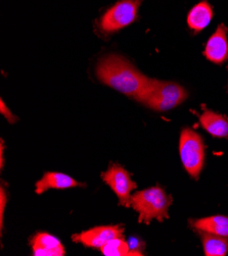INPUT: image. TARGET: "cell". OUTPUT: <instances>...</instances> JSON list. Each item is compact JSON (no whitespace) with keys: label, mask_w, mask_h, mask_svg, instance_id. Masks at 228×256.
Wrapping results in <instances>:
<instances>
[{"label":"cell","mask_w":228,"mask_h":256,"mask_svg":"<svg viewBox=\"0 0 228 256\" xmlns=\"http://www.w3.org/2000/svg\"><path fill=\"white\" fill-rule=\"evenodd\" d=\"M96 76L101 83L136 100L150 80L127 60L117 54L107 56L98 62Z\"/></svg>","instance_id":"6da1fadb"},{"label":"cell","mask_w":228,"mask_h":256,"mask_svg":"<svg viewBox=\"0 0 228 256\" xmlns=\"http://www.w3.org/2000/svg\"><path fill=\"white\" fill-rule=\"evenodd\" d=\"M172 197L160 187L137 191L131 196V206L138 212V222L148 224L153 220L160 222L169 218Z\"/></svg>","instance_id":"7a4b0ae2"},{"label":"cell","mask_w":228,"mask_h":256,"mask_svg":"<svg viewBox=\"0 0 228 256\" xmlns=\"http://www.w3.org/2000/svg\"><path fill=\"white\" fill-rule=\"evenodd\" d=\"M186 98L187 92L179 84L150 79L137 101L154 110L168 112L180 106Z\"/></svg>","instance_id":"3957f363"},{"label":"cell","mask_w":228,"mask_h":256,"mask_svg":"<svg viewBox=\"0 0 228 256\" xmlns=\"http://www.w3.org/2000/svg\"><path fill=\"white\" fill-rule=\"evenodd\" d=\"M142 0H118L96 22L97 30L104 35L114 34L136 20Z\"/></svg>","instance_id":"277c9868"},{"label":"cell","mask_w":228,"mask_h":256,"mask_svg":"<svg viewBox=\"0 0 228 256\" xmlns=\"http://www.w3.org/2000/svg\"><path fill=\"white\" fill-rule=\"evenodd\" d=\"M179 153L184 168L197 180L205 162V146L201 137L190 129H184L180 135Z\"/></svg>","instance_id":"5b68a950"},{"label":"cell","mask_w":228,"mask_h":256,"mask_svg":"<svg viewBox=\"0 0 228 256\" xmlns=\"http://www.w3.org/2000/svg\"><path fill=\"white\" fill-rule=\"evenodd\" d=\"M101 178L119 198L120 206H131V192L137 188V185L132 181L127 170L117 164H112L108 170L101 174Z\"/></svg>","instance_id":"8992f818"},{"label":"cell","mask_w":228,"mask_h":256,"mask_svg":"<svg viewBox=\"0 0 228 256\" xmlns=\"http://www.w3.org/2000/svg\"><path fill=\"white\" fill-rule=\"evenodd\" d=\"M124 228L122 226H96L88 230V231L82 232L78 235H74L72 240L74 242L81 243L86 247L101 248L109 241L123 237Z\"/></svg>","instance_id":"52a82bcc"},{"label":"cell","mask_w":228,"mask_h":256,"mask_svg":"<svg viewBox=\"0 0 228 256\" xmlns=\"http://www.w3.org/2000/svg\"><path fill=\"white\" fill-rule=\"evenodd\" d=\"M228 29L225 24L218 26L217 30L209 38L204 56L206 58L216 64H221L228 60Z\"/></svg>","instance_id":"ba28073f"},{"label":"cell","mask_w":228,"mask_h":256,"mask_svg":"<svg viewBox=\"0 0 228 256\" xmlns=\"http://www.w3.org/2000/svg\"><path fill=\"white\" fill-rule=\"evenodd\" d=\"M30 245L35 256H63L65 248L61 241L47 233H38L30 240Z\"/></svg>","instance_id":"9c48e42d"},{"label":"cell","mask_w":228,"mask_h":256,"mask_svg":"<svg viewBox=\"0 0 228 256\" xmlns=\"http://www.w3.org/2000/svg\"><path fill=\"white\" fill-rule=\"evenodd\" d=\"M200 126L215 138H228V116L205 110L199 116Z\"/></svg>","instance_id":"30bf717a"},{"label":"cell","mask_w":228,"mask_h":256,"mask_svg":"<svg viewBox=\"0 0 228 256\" xmlns=\"http://www.w3.org/2000/svg\"><path fill=\"white\" fill-rule=\"evenodd\" d=\"M82 186L75 178L62 172H45L41 180L36 183V193L42 194L49 189H68Z\"/></svg>","instance_id":"8fae6325"},{"label":"cell","mask_w":228,"mask_h":256,"mask_svg":"<svg viewBox=\"0 0 228 256\" xmlns=\"http://www.w3.org/2000/svg\"><path fill=\"white\" fill-rule=\"evenodd\" d=\"M212 18L213 8L204 0L190 10L187 14V24L194 33H199L208 27Z\"/></svg>","instance_id":"7c38bea8"},{"label":"cell","mask_w":228,"mask_h":256,"mask_svg":"<svg viewBox=\"0 0 228 256\" xmlns=\"http://www.w3.org/2000/svg\"><path fill=\"white\" fill-rule=\"evenodd\" d=\"M194 228L199 232H206L216 236L228 238V216H214L191 222Z\"/></svg>","instance_id":"4fadbf2b"},{"label":"cell","mask_w":228,"mask_h":256,"mask_svg":"<svg viewBox=\"0 0 228 256\" xmlns=\"http://www.w3.org/2000/svg\"><path fill=\"white\" fill-rule=\"evenodd\" d=\"M204 253L207 256H224L228 252L227 238L201 232L200 234Z\"/></svg>","instance_id":"5bb4252c"},{"label":"cell","mask_w":228,"mask_h":256,"mask_svg":"<svg viewBox=\"0 0 228 256\" xmlns=\"http://www.w3.org/2000/svg\"><path fill=\"white\" fill-rule=\"evenodd\" d=\"M101 252L106 256H127V255H142L131 250L130 245L124 240V237L115 238L106 243L100 248Z\"/></svg>","instance_id":"9a60e30c"},{"label":"cell","mask_w":228,"mask_h":256,"mask_svg":"<svg viewBox=\"0 0 228 256\" xmlns=\"http://www.w3.org/2000/svg\"><path fill=\"white\" fill-rule=\"evenodd\" d=\"M0 112L2 114H4L6 116V118L11 122V124H15L17 122V118L12 114V112L10 110V108L5 104L4 100L0 101Z\"/></svg>","instance_id":"2e32d148"},{"label":"cell","mask_w":228,"mask_h":256,"mask_svg":"<svg viewBox=\"0 0 228 256\" xmlns=\"http://www.w3.org/2000/svg\"><path fill=\"white\" fill-rule=\"evenodd\" d=\"M7 201H8V197H7L6 191L2 187V190H0V206H0L2 208V210H0V224H2V228L4 226V214H5V208L7 206Z\"/></svg>","instance_id":"e0dca14e"},{"label":"cell","mask_w":228,"mask_h":256,"mask_svg":"<svg viewBox=\"0 0 228 256\" xmlns=\"http://www.w3.org/2000/svg\"><path fill=\"white\" fill-rule=\"evenodd\" d=\"M2 149H0V158H2V168H3V166H4V141L2 140V147H0Z\"/></svg>","instance_id":"ac0fdd59"},{"label":"cell","mask_w":228,"mask_h":256,"mask_svg":"<svg viewBox=\"0 0 228 256\" xmlns=\"http://www.w3.org/2000/svg\"><path fill=\"white\" fill-rule=\"evenodd\" d=\"M227 70H228V68H227Z\"/></svg>","instance_id":"d6986e66"}]
</instances>
